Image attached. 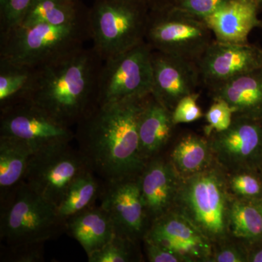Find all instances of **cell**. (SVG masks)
<instances>
[{"mask_svg":"<svg viewBox=\"0 0 262 262\" xmlns=\"http://www.w3.org/2000/svg\"><path fill=\"white\" fill-rule=\"evenodd\" d=\"M150 95L98 104L77 124L79 151L103 182L136 177L145 166L139 126Z\"/></svg>","mask_w":262,"mask_h":262,"instance_id":"6da1fadb","label":"cell"},{"mask_svg":"<svg viewBox=\"0 0 262 262\" xmlns=\"http://www.w3.org/2000/svg\"><path fill=\"white\" fill-rule=\"evenodd\" d=\"M103 60L94 48H78L34 69L21 101H27L69 127L98 105Z\"/></svg>","mask_w":262,"mask_h":262,"instance_id":"7a4b0ae2","label":"cell"},{"mask_svg":"<svg viewBox=\"0 0 262 262\" xmlns=\"http://www.w3.org/2000/svg\"><path fill=\"white\" fill-rule=\"evenodd\" d=\"M88 39L89 16L70 26L20 24L0 32V62L37 68L84 47Z\"/></svg>","mask_w":262,"mask_h":262,"instance_id":"3957f363","label":"cell"},{"mask_svg":"<svg viewBox=\"0 0 262 262\" xmlns=\"http://www.w3.org/2000/svg\"><path fill=\"white\" fill-rule=\"evenodd\" d=\"M222 168L181 179L174 208L189 219L212 243L225 242L229 234L232 203L228 181Z\"/></svg>","mask_w":262,"mask_h":262,"instance_id":"277c9868","label":"cell"},{"mask_svg":"<svg viewBox=\"0 0 262 262\" xmlns=\"http://www.w3.org/2000/svg\"><path fill=\"white\" fill-rule=\"evenodd\" d=\"M0 203V239L5 246L45 244L66 231L56 207L23 182Z\"/></svg>","mask_w":262,"mask_h":262,"instance_id":"5b68a950","label":"cell"},{"mask_svg":"<svg viewBox=\"0 0 262 262\" xmlns=\"http://www.w3.org/2000/svg\"><path fill=\"white\" fill-rule=\"evenodd\" d=\"M149 12V0H96L90 37L103 61L145 42Z\"/></svg>","mask_w":262,"mask_h":262,"instance_id":"8992f818","label":"cell"},{"mask_svg":"<svg viewBox=\"0 0 262 262\" xmlns=\"http://www.w3.org/2000/svg\"><path fill=\"white\" fill-rule=\"evenodd\" d=\"M203 19L165 7H150L145 42L160 51L198 63L214 41Z\"/></svg>","mask_w":262,"mask_h":262,"instance_id":"52a82bcc","label":"cell"},{"mask_svg":"<svg viewBox=\"0 0 262 262\" xmlns=\"http://www.w3.org/2000/svg\"><path fill=\"white\" fill-rule=\"evenodd\" d=\"M151 48L146 42L103 61L98 104L142 97L152 89Z\"/></svg>","mask_w":262,"mask_h":262,"instance_id":"ba28073f","label":"cell"},{"mask_svg":"<svg viewBox=\"0 0 262 262\" xmlns=\"http://www.w3.org/2000/svg\"><path fill=\"white\" fill-rule=\"evenodd\" d=\"M89 170L79 149L60 144L33 154L23 182L56 208L71 184Z\"/></svg>","mask_w":262,"mask_h":262,"instance_id":"9c48e42d","label":"cell"},{"mask_svg":"<svg viewBox=\"0 0 262 262\" xmlns=\"http://www.w3.org/2000/svg\"><path fill=\"white\" fill-rule=\"evenodd\" d=\"M0 136L25 141L37 151L69 144L75 133L32 103L20 101L0 108Z\"/></svg>","mask_w":262,"mask_h":262,"instance_id":"30bf717a","label":"cell"},{"mask_svg":"<svg viewBox=\"0 0 262 262\" xmlns=\"http://www.w3.org/2000/svg\"><path fill=\"white\" fill-rule=\"evenodd\" d=\"M214 160L230 172L259 171L262 167V120L234 115L227 130L209 136Z\"/></svg>","mask_w":262,"mask_h":262,"instance_id":"8fae6325","label":"cell"},{"mask_svg":"<svg viewBox=\"0 0 262 262\" xmlns=\"http://www.w3.org/2000/svg\"><path fill=\"white\" fill-rule=\"evenodd\" d=\"M144 241L184 256L188 261H210L213 250L208 237L175 208L151 221Z\"/></svg>","mask_w":262,"mask_h":262,"instance_id":"7c38bea8","label":"cell"},{"mask_svg":"<svg viewBox=\"0 0 262 262\" xmlns=\"http://www.w3.org/2000/svg\"><path fill=\"white\" fill-rule=\"evenodd\" d=\"M100 206L110 215L117 235L136 241L144 236L148 218L139 176L103 182Z\"/></svg>","mask_w":262,"mask_h":262,"instance_id":"4fadbf2b","label":"cell"},{"mask_svg":"<svg viewBox=\"0 0 262 262\" xmlns=\"http://www.w3.org/2000/svg\"><path fill=\"white\" fill-rule=\"evenodd\" d=\"M262 49L248 43L213 41L198 62L201 83L215 89L261 67Z\"/></svg>","mask_w":262,"mask_h":262,"instance_id":"5bb4252c","label":"cell"},{"mask_svg":"<svg viewBox=\"0 0 262 262\" xmlns=\"http://www.w3.org/2000/svg\"><path fill=\"white\" fill-rule=\"evenodd\" d=\"M151 67V94L171 113L182 98L196 93L201 83L198 63L194 62L152 51Z\"/></svg>","mask_w":262,"mask_h":262,"instance_id":"9a60e30c","label":"cell"},{"mask_svg":"<svg viewBox=\"0 0 262 262\" xmlns=\"http://www.w3.org/2000/svg\"><path fill=\"white\" fill-rule=\"evenodd\" d=\"M139 179L148 218L153 221L173 209L181 179L170 162L148 161Z\"/></svg>","mask_w":262,"mask_h":262,"instance_id":"2e32d148","label":"cell"},{"mask_svg":"<svg viewBox=\"0 0 262 262\" xmlns=\"http://www.w3.org/2000/svg\"><path fill=\"white\" fill-rule=\"evenodd\" d=\"M260 11L253 0H229L220 9L203 19L219 42L244 44L253 29L261 25Z\"/></svg>","mask_w":262,"mask_h":262,"instance_id":"e0dca14e","label":"cell"},{"mask_svg":"<svg viewBox=\"0 0 262 262\" xmlns=\"http://www.w3.org/2000/svg\"><path fill=\"white\" fill-rule=\"evenodd\" d=\"M213 99L227 101L234 115L262 120V70L248 72L211 90Z\"/></svg>","mask_w":262,"mask_h":262,"instance_id":"ac0fdd59","label":"cell"},{"mask_svg":"<svg viewBox=\"0 0 262 262\" xmlns=\"http://www.w3.org/2000/svg\"><path fill=\"white\" fill-rule=\"evenodd\" d=\"M66 231L81 245L88 256L116 235L110 215L100 206L91 207L66 221Z\"/></svg>","mask_w":262,"mask_h":262,"instance_id":"d6986e66","label":"cell"},{"mask_svg":"<svg viewBox=\"0 0 262 262\" xmlns=\"http://www.w3.org/2000/svg\"><path fill=\"white\" fill-rule=\"evenodd\" d=\"M172 113L150 95L139 121V146L146 163L168 142L174 126Z\"/></svg>","mask_w":262,"mask_h":262,"instance_id":"ffe728a7","label":"cell"},{"mask_svg":"<svg viewBox=\"0 0 262 262\" xmlns=\"http://www.w3.org/2000/svg\"><path fill=\"white\" fill-rule=\"evenodd\" d=\"M34 152L25 141L0 136V201L23 182Z\"/></svg>","mask_w":262,"mask_h":262,"instance_id":"44dd1931","label":"cell"},{"mask_svg":"<svg viewBox=\"0 0 262 262\" xmlns=\"http://www.w3.org/2000/svg\"><path fill=\"white\" fill-rule=\"evenodd\" d=\"M213 161L209 139L188 134L174 146L170 162L179 178L184 179L209 168Z\"/></svg>","mask_w":262,"mask_h":262,"instance_id":"7402d4cb","label":"cell"},{"mask_svg":"<svg viewBox=\"0 0 262 262\" xmlns=\"http://www.w3.org/2000/svg\"><path fill=\"white\" fill-rule=\"evenodd\" d=\"M103 184L98 182L96 175L89 170L74 181L56 206L58 216L66 223L71 217L95 206L101 196Z\"/></svg>","mask_w":262,"mask_h":262,"instance_id":"603a6c76","label":"cell"},{"mask_svg":"<svg viewBox=\"0 0 262 262\" xmlns=\"http://www.w3.org/2000/svg\"><path fill=\"white\" fill-rule=\"evenodd\" d=\"M89 13H81L76 0H33L20 24H47L70 26L86 20Z\"/></svg>","mask_w":262,"mask_h":262,"instance_id":"cb8c5ba5","label":"cell"},{"mask_svg":"<svg viewBox=\"0 0 262 262\" xmlns=\"http://www.w3.org/2000/svg\"><path fill=\"white\" fill-rule=\"evenodd\" d=\"M229 233L251 244L262 241V213L254 201L232 198L229 209Z\"/></svg>","mask_w":262,"mask_h":262,"instance_id":"d4e9b609","label":"cell"},{"mask_svg":"<svg viewBox=\"0 0 262 262\" xmlns=\"http://www.w3.org/2000/svg\"><path fill=\"white\" fill-rule=\"evenodd\" d=\"M33 74L34 69L0 62V108L23 99Z\"/></svg>","mask_w":262,"mask_h":262,"instance_id":"484cf974","label":"cell"},{"mask_svg":"<svg viewBox=\"0 0 262 262\" xmlns=\"http://www.w3.org/2000/svg\"><path fill=\"white\" fill-rule=\"evenodd\" d=\"M135 242L127 237L115 235L101 249L88 256L89 262H130L137 261Z\"/></svg>","mask_w":262,"mask_h":262,"instance_id":"4316f807","label":"cell"},{"mask_svg":"<svg viewBox=\"0 0 262 262\" xmlns=\"http://www.w3.org/2000/svg\"><path fill=\"white\" fill-rule=\"evenodd\" d=\"M229 0H155L151 6L165 7L201 19L220 9Z\"/></svg>","mask_w":262,"mask_h":262,"instance_id":"83f0119b","label":"cell"},{"mask_svg":"<svg viewBox=\"0 0 262 262\" xmlns=\"http://www.w3.org/2000/svg\"><path fill=\"white\" fill-rule=\"evenodd\" d=\"M228 186L237 198L256 201L262 198V177L258 171H239L229 177Z\"/></svg>","mask_w":262,"mask_h":262,"instance_id":"f1b7e54d","label":"cell"},{"mask_svg":"<svg viewBox=\"0 0 262 262\" xmlns=\"http://www.w3.org/2000/svg\"><path fill=\"white\" fill-rule=\"evenodd\" d=\"M213 101L214 102L206 114L208 125L205 128V133L207 137H209L213 133L227 130L232 124L234 116L233 108L227 101L220 98H215Z\"/></svg>","mask_w":262,"mask_h":262,"instance_id":"f546056e","label":"cell"},{"mask_svg":"<svg viewBox=\"0 0 262 262\" xmlns=\"http://www.w3.org/2000/svg\"><path fill=\"white\" fill-rule=\"evenodd\" d=\"M33 0H0V32L23 21Z\"/></svg>","mask_w":262,"mask_h":262,"instance_id":"4dcf8cb0","label":"cell"},{"mask_svg":"<svg viewBox=\"0 0 262 262\" xmlns=\"http://www.w3.org/2000/svg\"><path fill=\"white\" fill-rule=\"evenodd\" d=\"M199 94L198 93L188 95L177 103L172 111L174 125L188 123L199 120L203 114L198 103Z\"/></svg>","mask_w":262,"mask_h":262,"instance_id":"1f68e13d","label":"cell"},{"mask_svg":"<svg viewBox=\"0 0 262 262\" xmlns=\"http://www.w3.org/2000/svg\"><path fill=\"white\" fill-rule=\"evenodd\" d=\"M44 244L5 246L2 261L15 262H39L44 261Z\"/></svg>","mask_w":262,"mask_h":262,"instance_id":"d6a6232c","label":"cell"},{"mask_svg":"<svg viewBox=\"0 0 262 262\" xmlns=\"http://www.w3.org/2000/svg\"><path fill=\"white\" fill-rule=\"evenodd\" d=\"M210 261L246 262L248 261V250L232 244H223L213 253Z\"/></svg>","mask_w":262,"mask_h":262,"instance_id":"836d02e7","label":"cell"},{"mask_svg":"<svg viewBox=\"0 0 262 262\" xmlns=\"http://www.w3.org/2000/svg\"><path fill=\"white\" fill-rule=\"evenodd\" d=\"M146 244V255L151 262H189L184 256L172 252L168 249L144 241Z\"/></svg>","mask_w":262,"mask_h":262,"instance_id":"e575fe53","label":"cell"},{"mask_svg":"<svg viewBox=\"0 0 262 262\" xmlns=\"http://www.w3.org/2000/svg\"><path fill=\"white\" fill-rule=\"evenodd\" d=\"M251 245L253 248L248 250V261L262 262V241Z\"/></svg>","mask_w":262,"mask_h":262,"instance_id":"d590c367","label":"cell"},{"mask_svg":"<svg viewBox=\"0 0 262 262\" xmlns=\"http://www.w3.org/2000/svg\"><path fill=\"white\" fill-rule=\"evenodd\" d=\"M256 203V204L257 205L258 208H259L260 211H261L262 213V198H260V199L256 200V201H253Z\"/></svg>","mask_w":262,"mask_h":262,"instance_id":"8d00e7d4","label":"cell"},{"mask_svg":"<svg viewBox=\"0 0 262 262\" xmlns=\"http://www.w3.org/2000/svg\"><path fill=\"white\" fill-rule=\"evenodd\" d=\"M257 4L258 8L261 10L262 8V0H253Z\"/></svg>","mask_w":262,"mask_h":262,"instance_id":"74e56055","label":"cell"},{"mask_svg":"<svg viewBox=\"0 0 262 262\" xmlns=\"http://www.w3.org/2000/svg\"><path fill=\"white\" fill-rule=\"evenodd\" d=\"M258 172H259L260 174H261V176L262 177V167H261V168L260 169L259 171H258Z\"/></svg>","mask_w":262,"mask_h":262,"instance_id":"f35d334b","label":"cell"},{"mask_svg":"<svg viewBox=\"0 0 262 262\" xmlns=\"http://www.w3.org/2000/svg\"><path fill=\"white\" fill-rule=\"evenodd\" d=\"M261 70H262V63H261Z\"/></svg>","mask_w":262,"mask_h":262,"instance_id":"ab89813d","label":"cell"},{"mask_svg":"<svg viewBox=\"0 0 262 262\" xmlns=\"http://www.w3.org/2000/svg\"><path fill=\"white\" fill-rule=\"evenodd\" d=\"M149 2H150V1H151V0H149Z\"/></svg>","mask_w":262,"mask_h":262,"instance_id":"60d3db41","label":"cell"}]
</instances>
